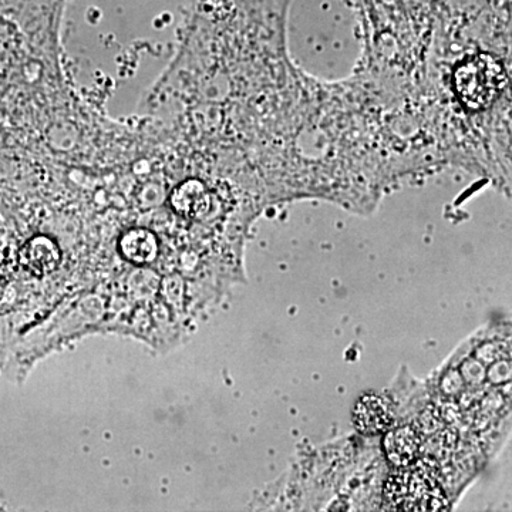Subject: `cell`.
<instances>
[{
    "label": "cell",
    "instance_id": "cell-1",
    "mask_svg": "<svg viewBox=\"0 0 512 512\" xmlns=\"http://www.w3.org/2000/svg\"><path fill=\"white\" fill-rule=\"evenodd\" d=\"M507 84L504 67L493 56L468 57L454 74V87L461 103L468 109L483 110L493 106Z\"/></svg>",
    "mask_w": 512,
    "mask_h": 512
},
{
    "label": "cell",
    "instance_id": "cell-3",
    "mask_svg": "<svg viewBox=\"0 0 512 512\" xmlns=\"http://www.w3.org/2000/svg\"><path fill=\"white\" fill-rule=\"evenodd\" d=\"M394 410L389 400L377 394H367L357 402L353 410V423L360 433L377 436L392 427Z\"/></svg>",
    "mask_w": 512,
    "mask_h": 512
},
{
    "label": "cell",
    "instance_id": "cell-4",
    "mask_svg": "<svg viewBox=\"0 0 512 512\" xmlns=\"http://www.w3.org/2000/svg\"><path fill=\"white\" fill-rule=\"evenodd\" d=\"M60 249L52 238L46 235H37V237L26 242L25 247L20 249L19 262L25 271L30 275L43 278L55 272L60 265Z\"/></svg>",
    "mask_w": 512,
    "mask_h": 512
},
{
    "label": "cell",
    "instance_id": "cell-5",
    "mask_svg": "<svg viewBox=\"0 0 512 512\" xmlns=\"http://www.w3.org/2000/svg\"><path fill=\"white\" fill-rule=\"evenodd\" d=\"M170 204L181 217L188 220H201L210 214L211 192L201 181L188 180L175 188L170 197Z\"/></svg>",
    "mask_w": 512,
    "mask_h": 512
},
{
    "label": "cell",
    "instance_id": "cell-6",
    "mask_svg": "<svg viewBox=\"0 0 512 512\" xmlns=\"http://www.w3.org/2000/svg\"><path fill=\"white\" fill-rule=\"evenodd\" d=\"M119 251L131 264L150 265L158 256V239L148 229H130L120 238Z\"/></svg>",
    "mask_w": 512,
    "mask_h": 512
},
{
    "label": "cell",
    "instance_id": "cell-7",
    "mask_svg": "<svg viewBox=\"0 0 512 512\" xmlns=\"http://www.w3.org/2000/svg\"><path fill=\"white\" fill-rule=\"evenodd\" d=\"M384 453L393 466L403 468L413 464L420 453V440L412 427L390 430L384 437Z\"/></svg>",
    "mask_w": 512,
    "mask_h": 512
},
{
    "label": "cell",
    "instance_id": "cell-2",
    "mask_svg": "<svg viewBox=\"0 0 512 512\" xmlns=\"http://www.w3.org/2000/svg\"><path fill=\"white\" fill-rule=\"evenodd\" d=\"M386 500L396 511H446L447 498L443 488L424 467H403L389 478Z\"/></svg>",
    "mask_w": 512,
    "mask_h": 512
}]
</instances>
